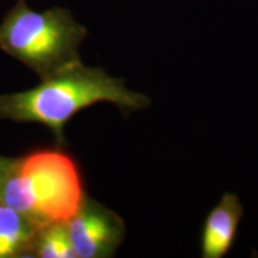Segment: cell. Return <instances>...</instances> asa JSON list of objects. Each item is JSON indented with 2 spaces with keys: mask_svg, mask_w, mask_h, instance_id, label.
I'll use <instances>...</instances> for the list:
<instances>
[{
  "mask_svg": "<svg viewBox=\"0 0 258 258\" xmlns=\"http://www.w3.org/2000/svg\"><path fill=\"white\" fill-rule=\"evenodd\" d=\"M101 102L128 111L150 104L146 96L128 90L122 79L79 61L42 78L36 88L0 96V118L44 124L57 143L63 144L64 124L79 111Z\"/></svg>",
  "mask_w": 258,
  "mask_h": 258,
  "instance_id": "obj_1",
  "label": "cell"
},
{
  "mask_svg": "<svg viewBox=\"0 0 258 258\" xmlns=\"http://www.w3.org/2000/svg\"><path fill=\"white\" fill-rule=\"evenodd\" d=\"M84 198L82 177L72 158L59 150H43L17 159L0 202L41 230L69 221Z\"/></svg>",
  "mask_w": 258,
  "mask_h": 258,
  "instance_id": "obj_2",
  "label": "cell"
},
{
  "mask_svg": "<svg viewBox=\"0 0 258 258\" xmlns=\"http://www.w3.org/2000/svg\"><path fill=\"white\" fill-rule=\"evenodd\" d=\"M88 35L69 10L35 11L17 0L0 22V49L27 64L42 78L79 62Z\"/></svg>",
  "mask_w": 258,
  "mask_h": 258,
  "instance_id": "obj_3",
  "label": "cell"
},
{
  "mask_svg": "<svg viewBox=\"0 0 258 258\" xmlns=\"http://www.w3.org/2000/svg\"><path fill=\"white\" fill-rule=\"evenodd\" d=\"M66 226L78 258L114 256L125 234L123 220L86 195L76 214L66 221Z\"/></svg>",
  "mask_w": 258,
  "mask_h": 258,
  "instance_id": "obj_4",
  "label": "cell"
},
{
  "mask_svg": "<svg viewBox=\"0 0 258 258\" xmlns=\"http://www.w3.org/2000/svg\"><path fill=\"white\" fill-rule=\"evenodd\" d=\"M243 213L238 196L225 192L206 218L201 239L202 257L221 258L228 253L234 244Z\"/></svg>",
  "mask_w": 258,
  "mask_h": 258,
  "instance_id": "obj_5",
  "label": "cell"
},
{
  "mask_svg": "<svg viewBox=\"0 0 258 258\" xmlns=\"http://www.w3.org/2000/svg\"><path fill=\"white\" fill-rule=\"evenodd\" d=\"M38 231L21 213L0 202V258L34 251Z\"/></svg>",
  "mask_w": 258,
  "mask_h": 258,
  "instance_id": "obj_6",
  "label": "cell"
},
{
  "mask_svg": "<svg viewBox=\"0 0 258 258\" xmlns=\"http://www.w3.org/2000/svg\"><path fill=\"white\" fill-rule=\"evenodd\" d=\"M35 256L41 258H78L71 241L66 222H55L38 231Z\"/></svg>",
  "mask_w": 258,
  "mask_h": 258,
  "instance_id": "obj_7",
  "label": "cell"
},
{
  "mask_svg": "<svg viewBox=\"0 0 258 258\" xmlns=\"http://www.w3.org/2000/svg\"><path fill=\"white\" fill-rule=\"evenodd\" d=\"M16 161L17 159H10L6 157H0V196H2L3 189L8 180L10 173H11L12 169H14Z\"/></svg>",
  "mask_w": 258,
  "mask_h": 258,
  "instance_id": "obj_8",
  "label": "cell"
}]
</instances>
